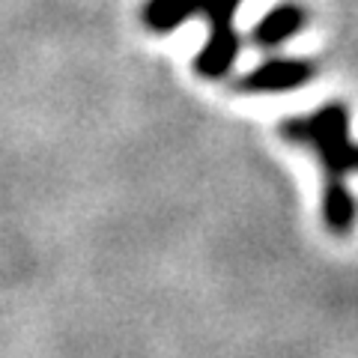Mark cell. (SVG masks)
<instances>
[{"label":"cell","mask_w":358,"mask_h":358,"mask_svg":"<svg viewBox=\"0 0 358 358\" xmlns=\"http://www.w3.org/2000/svg\"><path fill=\"white\" fill-rule=\"evenodd\" d=\"M281 134L308 147L322 159L326 167V194H322V215L331 233H350L355 224V200L346 192L343 176L358 173V147L350 141V114L343 105H326L317 114L293 117L281 122Z\"/></svg>","instance_id":"1"},{"label":"cell","mask_w":358,"mask_h":358,"mask_svg":"<svg viewBox=\"0 0 358 358\" xmlns=\"http://www.w3.org/2000/svg\"><path fill=\"white\" fill-rule=\"evenodd\" d=\"M242 6V0H200V13L209 21V39L203 45V51L197 54V72L203 78H224L230 72L233 60L239 57V36L233 27Z\"/></svg>","instance_id":"2"},{"label":"cell","mask_w":358,"mask_h":358,"mask_svg":"<svg viewBox=\"0 0 358 358\" xmlns=\"http://www.w3.org/2000/svg\"><path fill=\"white\" fill-rule=\"evenodd\" d=\"M313 78V66L305 60H287L272 57L263 66H257L236 84L242 93H287Z\"/></svg>","instance_id":"3"},{"label":"cell","mask_w":358,"mask_h":358,"mask_svg":"<svg viewBox=\"0 0 358 358\" xmlns=\"http://www.w3.org/2000/svg\"><path fill=\"white\" fill-rule=\"evenodd\" d=\"M301 27H305V9L299 3H281L254 27V42L263 48H278L287 39H293Z\"/></svg>","instance_id":"4"},{"label":"cell","mask_w":358,"mask_h":358,"mask_svg":"<svg viewBox=\"0 0 358 358\" xmlns=\"http://www.w3.org/2000/svg\"><path fill=\"white\" fill-rule=\"evenodd\" d=\"M200 13V0H147L141 18L152 33H171Z\"/></svg>","instance_id":"5"}]
</instances>
